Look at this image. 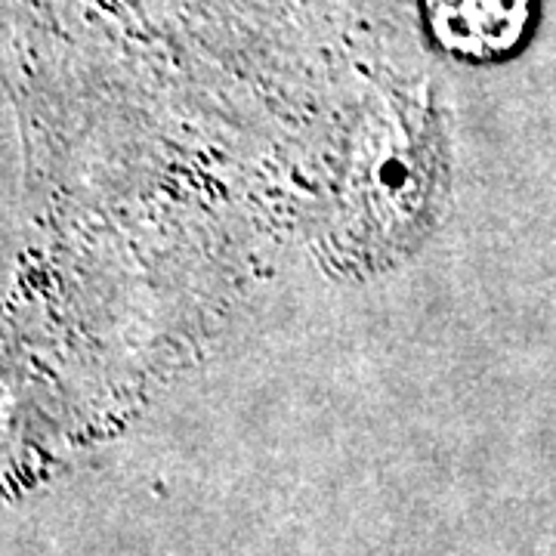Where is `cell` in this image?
<instances>
[{
    "label": "cell",
    "mask_w": 556,
    "mask_h": 556,
    "mask_svg": "<svg viewBox=\"0 0 556 556\" xmlns=\"http://www.w3.org/2000/svg\"><path fill=\"white\" fill-rule=\"evenodd\" d=\"M532 16V0H424L433 40L467 62H497L517 53Z\"/></svg>",
    "instance_id": "obj_1"
}]
</instances>
